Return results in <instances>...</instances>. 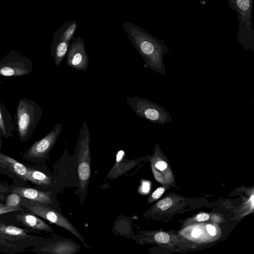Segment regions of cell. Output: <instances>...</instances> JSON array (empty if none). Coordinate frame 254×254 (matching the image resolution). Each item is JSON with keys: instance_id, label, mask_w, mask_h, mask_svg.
<instances>
[{"instance_id": "4", "label": "cell", "mask_w": 254, "mask_h": 254, "mask_svg": "<svg viewBox=\"0 0 254 254\" xmlns=\"http://www.w3.org/2000/svg\"><path fill=\"white\" fill-rule=\"evenodd\" d=\"M126 102L137 116L153 123L163 125L173 120L165 108L146 98L127 96Z\"/></svg>"}, {"instance_id": "26", "label": "cell", "mask_w": 254, "mask_h": 254, "mask_svg": "<svg viewBox=\"0 0 254 254\" xmlns=\"http://www.w3.org/2000/svg\"><path fill=\"white\" fill-rule=\"evenodd\" d=\"M155 166L160 171H163L167 167V164L165 161H159L155 164Z\"/></svg>"}, {"instance_id": "21", "label": "cell", "mask_w": 254, "mask_h": 254, "mask_svg": "<svg viewBox=\"0 0 254 254\" xmlns=\"http://www.w3.org/2000/svg\"><path fill=\"white\" fill-rule=\"evenodd\" d=\"M172 203V201L171 198L167 197L158 201L157 206L160 208L162 210H166L171 206Z\"/></svg>"}, {"instance_id": "7", "label": "cell", "mask_w": 254, "mask_h": 254, "mask_svg": "<svg viewBox=\"0 0 254 254\" xmlns=\"http://www.w3.org/2000/svg\"><path fill=\"white\" fill-rule=\"evenodd\" d=\"M33 70L32 62L24 55L12 50L0 60V75L4 76H22Z\"/></svg>"}, {"instance_id": "18", "label": "cell", "mask_w": 254, "mask_h": 254, "mask_svg": "<svg viewBox=\"0 0 254 254\" xmlns=\"http://www.w3.org/2000/svg\"><path fill=\"white\" fill-rule=\"evenodd\" d=\"M0 162L4 164L7 168L24 180H27V168L23 164L14 159L0 152Z\"/></svg>"}, {"instance_id": "31", "label": "cell", "mask_w": 254, "mask_h": 254, "mask_svg": "<svg viewBox=\"0 0 254 254\" xmlns=\"http://www.w3.org/2000/svg\"><path fill=\"white\" fill-rule=\"evenodd\" d=\"M7 190V189L4 188L3 187L0 186V192H3L4 191H6Z\"/></svg>"}, {"instance_id": "14", "label": "cell", "mask_w": 254, "mask_h": 254, "mask_svg": "<svg viewBox=\"0 0 254 254\" xmlns=\"http://www.w3.org/2000/svg\"><path fill=\"white\" fill-rule=\"evenodd\" d=\"M44 253L54 254H71L77 252V247L69 241H63L51 244L41 250Z\"/></svg>"}, {"instance_id": "29", "label": "cell", "mask_w": 254, "mask_h": 254, "mask_svg": "<svg viewBox=\"0 0 254 254\" xmlns=\"http://www.w3.org/2000/svg\"><path fill=\"white\" fill-rule=\"evenodd\" d=\"M142 191L145 193L148 192L150 189V184L147 182H144L142 185Z\"/></svg>"}, {"instance_id": "22", "label": "cell", "mask_w": 254, "mask_h": 254, "mask_svg": "<svg viewBox=\"0 0 254 254\" xmlns=\"http://www.w3.org/2000/svg\"><path fill=\"white\" fill-rule=\"evenodd\" d=\"M154 238L156 241L161 243H167L170 239L168 234L163 232L157 233L155 235Z\"/></svg>"}, {"instance_id": "24", "label": "cell", "mask_w": 254, "mask_h": 254, "mask_svg": "<svg viewBox=\"0 0 254 254\" xmlns=\"http://www.w3.org/2000/svg\"><path fill=\"white\" fill-rule=\"evenodd\" d=\"M0 247L12 249L15 248L16 246L0 236Z\"/></svg>"}, {"instance_id": "12", "label": "cell", "mask_w": 254, "mask_h": 254, "mask_svg": "<svg viewBox=\"0 0 254 254\" xmlns=\"http://www.w3.org/2000/svg\"><path fill=\"white\" fill-rule=\"evenodd\" d=\"M16 219L27 226L36 230L47 232L54 231V229L36 216L24 212L17 214Z\"/></svg>"}, {"instance_id": "13", "label": "cell", "mask_w": 254, "mask_h": 254, "mask_svg": "<svg viewBox=\"0 0 254 254\" xmlns=\"http://www.w3.org/2000/svg\"><path fill=\"white\" fill-rule=\"evenodd\" d=\"M0 236L9 242L32 237L25 229L1 222H0Z\"/></svg>"}, {"instance_id": "10", "label": "cell", "mask_w": 254, "mask_h": 254, "mask_svg": "<svg viewBox=\"0 0 254 254\" xmlns=\"http://www.w3.org/2000/svg\"><path fill=\"white\" fill-rule=\"evenodd\" d=\"M123 150H119L116 154V162L107 174L106 178L114 180L123 175L136 164L135 160H127L125 158Z\"/></svg>"}, {"instance_id": "30", "label": "cell", "mask_w": 254, "mask_h": 254, "mask_svg": "<svg viewBox=\"0 0 254 254\" xmlns=\"http://www.w3.org/2000/svg\"><path fill=\"white\" fill-rule=\"evenodd\" d=\"M200 233L201 231L199 229H195L192 231L191 233V236L194 238H197L199 236Z\"/></svg>"}, {"instance_id": "32", "label": "cell", "mask_w": 254, "mask_h": 254, "mask_svg": "<svg viewBox=\"0 0 254 254\" xmlns=\"http://www.w3.org/2000/svg\"></svg>"}, {"instance_id": "23", "label": "cell", "mask_w": 254, "mask_h": 254, "mask_svg": "<svg viewBox=\"0 0 254 254\" xmlns=\"http://www.w3.org/2000/svg\"><path fill=\"white\" fill-rule=\"evenodd\" d=\"M19 210H23L20 206L16 207H9L5 205H2L0 204V215Z\"/></svg>"}, {"instance_id": "5", "label": "cell", "mask_w": 254, "mask_h": 254, "mask_svg": "<svg viewBox=\"0 0 254 254\" xmlns=\"http://www.w3.org/2000/svg\"><path fill=\"white\" fill-rule=\"evenodd\" d=\"M90 133L87 121L83 122L78 136V175L81 191L86 190L91 174V155L89 149Z\"/></svg>"}, {"instance_id": "15", "label": "cell", "mask_w": 254, "mask_h": 254, "mask_svg": "<svg viewBox=\"0 0 254 254\" xmlns=\"http://www.w3.org/2000/svg\"><path fill=\"white\" fill-rule=\"evenodd\" d=\"M70 45V42L62 39H53L51 47V56L57 66L61 65L68 52Z\"/></svg>"}, {"instance_id": "28", "label": "cell", "mask_w": 254, "mask_h": 254, "mask_svg": "<svg viewBox=\"0 0 254 254\" xmlns=\"http://www.w3.org/2000/svg\"><path fill=\"white\" fill-rule=\"evenodd\" d=\"M206 228L208 233L211 236H215L216 234V228L214 226L208 224L206 225Z\"/></svg>"}, {"instance_id": "17", "label": "cell", "mask_w": 254, "mask_h": 254, "mask_svg": "<svg viewBox=\"0 0 254 254\" xmlns=\"http://www.w3.org/2000/svg\"><path fill=\"white\" fill-rule=\"evenodd\" d=\"M13 130L12 117L4 106L0 103V134L6 138L11 137Z\"/></svg>"}, {"instance_id": "11", "label": "cell", "mask_w": 254, "mask_h": 254, "mask_svg": "<svg viewBox=\"0 0 254 254\" xmlns=\"http://www.w3.org/2000/svg\"><path fill=\"white\" fill-rule=\"evenodd\" d=\"M12 192L18 194L22 197L28 200L44 204L52 203L51 192L41 191L26 187H16Z\"/></svg>"}, {"instance_id": "27", "label": "cell", "mask_w": 254, "mask_h": 254, "mask_svg": "<svg viewBox=\"0 0 254 254\" xmlns=\"http://www.w3.org/2000/svg\"><path fill=\"white\" fill-rule=\"evenodd\" d=\"M209 218V216L207 213H203L198 214L196 217V219L198 221H206Z\"/></svg>"}, {"instance_id": "9", "label": "cell", "mask_w": 254, "mask_h": 254, "mask_svg": "<svg viewBox=\"0 0 254 254\" xmlns=\"http://www.w3.org/2000/svg\"><path fill=\"white\" fill-rule=\"evenodd\" d=\"M62 129L63 126L61 123L56 125L45 137L35 142L25 155L33 158H41L45 157L55 144Z\"/></svg>"}, {"instance_id": "3", "label": "cell", "mask_w": 254, "mask_h": 254, "mask_svg": "<svg viewBox=\"0 0 254 254\" xmlns=\"http://www.w3.org/2000/svg\"><path fill=\"white\" fill-rule=\"evenodd\" d=\"M16 114L19 137L25 141L35 130L42 116V109L33 100L23 98L18 102Z\"/></svg>"}, {"instance_id": "20", "label": "cell", "mask_w": 254, "mask_h": 254, "mask_svg": "<svg viewBox=\"0 0 254 254\" xmlns=\"http://www.w3.org/2000/svg\"><path fill=\"white\" fill-rule=\"evenodd\" d=\"M22 197L18 194L12 192L6 198L5 205L9 207H16L20 205Z\"/></svg>"}, {"instance_id": "33", "label": "cell", "mask_w": 254, "mask_h": 254, "mask_svg": "<svg viewBox=\"0 0 254 254\" xmlns=\"http://www.w3.org/2000/svg\"></svg>"}, {"instance_id": "1", "label": "cell", "mask_w": 254, "mask_h": 254, "mask_svg": "<svg viewBox=\"0 0 254 254\" xmlns=\"http://www.w3.org/2000/svg\"><path fill=\"white\" fill-rule=\"evenodd\" d=\"M127 37L142 58L143 67L166 76L164 57L169 52L167 46L161 40L129 22L122 24Z\"/></svg>"}, {"instance_id": "8", "label": "cell", "mask_w": 254, "mask_h": 254, "mask_svg": "<svg viewBox=\"0 0 254 254\" xmlns=\"http://www.w3.org/2000/svg\"><path fill=\"white\" fill-rule=\"evenodd\" d=\"M88 63L89 59L84 40L80 36L74 38L67 53V65L72 68L85 71Z\"/></svg>"}, {"instance_id": "19", "label": "cell", "mask_w": 254, "mask_h": 254, "mask_svg": "<svg viewBox=\"0 0 254 254\" xmlns=\"http://www.w3.org/2000/svg\"><path fill=\"white\" fill-rule=\"evenodd\" d=\"M27 180L40 186H50L52 183L51 178L45 174L28 168Z\"/></svg>"}, {"instance_id": "16", "label": "cell", "mask_w": 254, "mask_h": 254, "mask_svg": "<svg viewBox=\"0 0 254 254\" xmlns=\"http://www.w3.org/2000/svg\"><path fill=\"white\" fill-rule=\"evenodd\" d=\"M77 27L75 21H66L54 32L53 39H62L70 42L74 38Z\"/></svg>"}, {"instance_id": "6", "label": "cell", "mask_w": 254, "mask_h": 254, "mask_svg": "<svg viewBox=\"0 0 254 254\" xmlns=\"http://www.w3.org/2000/svg\"><path fill=\"white\" fill-rule=\"evenodd\" d=\"M20 206L24 207L33 214L65 229L84 243V239L82 235L67 218L54 209L47 206L46 204L33 201L22 197Z\"/></svg>"}, {"instance_id": "25", "label": "cell", "mask_w": 254, "mask_h": 254, "mask_svg": "<svg viewBox=\"0 0 254 254\" xmlns=\"http://www.w3.org/2000/svg\"><path fill=\"white\" fill-rule=\"evenodd\" d=\"M164 191V189L160 187L152 193V198L156 199L159 198Z\"/></svg>"}, {"instance_id": "2", "label": "cell", "mask_w": 254, "mask_h": 254, "mask_svg": "<svg viewBox=\"0 0 254 254\" xmlns=\"http://www.w3.org/2000/svg\"><path fill=\"white\" fill-rule=\"evenodd\" d=\"M229 7L237 13L238 41L245 50L254 52V30L252 27V0H228Z\"/></svg>"}]
</instances>
